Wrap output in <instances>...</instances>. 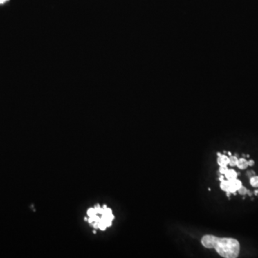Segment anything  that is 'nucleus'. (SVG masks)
<instances>
[{
    "mask_svg": "<svg viewBox=\"0 0 258 258\" xmlns=\"http://www.w3.org/2000/svg\"><path fill=\"white\" fill-rule=\"evenodd\" d=\"M86 214L87 216L84 219L85 221L94 229L100 231H105L107 228L111 227L113 221L115 219L112 210L106 204L101 207L100 204H97L94 207L88 209Z\"/></svg>",
    "mask_w": 258,
    "mask_h": 258,
    "instance_id": "f03ea898",
    "label": "nucleus"
},
{
    "mask_svg": "<svg viewBox=\"0 0 258 258\" xmlns=\"http://www.w3.org/2000/svg\"><path fill=\"white\" fill-rule=\"evenodd\" d=\"M255 195H258V190H255Z\"/></svg>",
    "mask_w": 258,
    "mask_h": 258,
    "instance_id": "4468645a",
    "label": "nucleus"
},
{
    "mask_svg": "<svg viewBox=\"0 0 258 258\" xmlns=\"http://www.w3.org/2000/svg\"><path fill=\"white\" fill-rule=\"evenodd\" d=\"M228 154L230 156H232V154H231V152H228Z\"/></svg>",
    "mask_w": 258,
    "mask_h": 258,
    "instance_id": "2eb2a0df",
    "label": "nucleus"
},
{
    "mask_svg": "<svg viewBox=\"0 0 258 258\" xmlns=\"http://www.w3.org/2000/svg\"><path fill=\"white\" fill-rule=\"evenodd\" d=\"M230 162H229V164L231 166H234L237 165V163L238 161V158L237 156H230Z\"/></svg>",
    "mask_w": 258,
    "mask_h": 258,
    "instance_id": "0eeeda50",
    "label": "nucleus"
},
{
    "mask_svg": "<svg viewBox=\"0 0 258 258\" xmlns=\"http://www.w3.org/2000/svg\"><path fill=\"white\" fill-rule=\"evenodd\" d=\"M7 0H0V4H2V3H4L5 1H7Z\"/></svg>",
    "mask_w": 258,
    "mask_h": 258,
    "instance_id": "ddd939ff",
    "label": "nucleus"
},
{
    "mask_svg": "<svg viewBox=\"0 0 258 258\" xmlns=\"http://www.w3.org/2000/svg\"><path fill=\"white\" fill-rule=\"evenodd\" d=\"M250 184L253 187H258V176H254L250 178Z\"/></svg>",
    "mask_w": 258,
    "mask_h": 258,
    "instance_id": "423d86ee",
    "label": "nucleus"
},
{
    "mask_svg": "<svg viewBox=\"0 0 258 258\" xmlns=\"http://www.w3.org/2000/svg\"><path fill=\"white\" fill-rule=\"evenodd\" d=\"M224 175H225V177L227 180L235 179L237 177V173L233 169H228L227 172L224 174Z\"/></svg>",
    "mask_w": 258,
    "mask_h": 258,
    "instance_id": "20e7f679",
    "label": "nucleus"
},
{
    "mask_svg": "<svg viewBox=\"0 0 258 258\" xmlns=\"http://www.w3.org/2000/svg\"><path fill=\"white\" fill-rule=\"evenodd\" d=\"M224 175L222 174L220 176H219V181H224Z\"/></svg>",
    "mask_w": 258,
    "mask_h": 258,
    "instance_id": "f8f14e48",
    "label": "nucleus"
},
{
    "mask_svg": "<svg viewBox=\"0 0 258 258\" xmlns=\"http://www.w3.org/2000/svg\"><path fill=\"white\" fill-rule=\"evenodd\" d=\"M229 162H230V158L226 155L221 154L220 156H218L217 163L219 165V166H227Z\"/></svg>",
    "mask_w": 258,
    "mask_h": 258,
    "instance_id": "7ed1b4c3",
    "label": "nucleus"
},
{
    "mask_svg": "<svg viewBox=\"0 0 258 258\" xmlns=\"http://www.w3.org/2000/svg\"><path fill=\"white\" fill-rule=\"evenodd\" d=\"M254 164H255V161H253V160H250V161H248V166H252Z\"/></svg>",
    "mask_w": 258,
    "mask_h": 258,
    "instance_id": "9b49d317",
    "label": "nucleus"
},
{
    "mask_svg": "<svg viewBox=\"0 0 258 258\" xmlns=\"http://www.w3.org/2000/svg\"><path fill=\"white\" fill-rule=\"evenodd\" d=\"M237 192H239V194H241V195H245V194H247V189L246 188H245V187H243V186H242V187H241L240 188H239V189H238Z\"/></svg>",
    "mask_w": 258,
    "mask_h": 258,
    "instance_id": "6e6552de",
    "label": "nucleus"
},
{
    "mask_svg": "<svg viewBox=\"0 0 258 258\" xmlns=\"http://www.w3.org/2000/svg\"><path fill=\"white\" fill-rule=\"evenodd\" d=\"M236 166L240 169H245L248 167V161L245 158H239L238 159Z\"/></svg>",
    "mask_w": 258,
    "mask_h": 258,
    "instance_id": "39448f33",
    "label": "nucleus"
},
{
    "mask_svg": "<svg viewBox=\"0 0 258 258\" xmlns=\"http://www.w3.org/2000/svg\"><path fill=\"white\" fill-rule=\"evenodd\" d=\"M247 176L250 177V178H251V177L254 176L255 175V173L253 171H249V172L247 173Z\"/></svg>",
    "mask_w": 258,
    "mask_h": 258,
    "instance_id": "9d476101",
    "label": "nucleus"
},
{
    "mask_svg": "<svg viewBox=\"0 0 258 258\" xmlns=\"http://www.w3.org/2000/svg\"><path fill=\"white\" fill-rule=\"evenodd\" d=\"M227 170H228L227 166H220V168H219V173H220L221 174L224 175V174L227 172Z\"/></svg>",
    "mask_w": 258,
    "mask_h": 258,
    "instance_id": "1a4fd4ad",
    "label": "nucleus"
},
{
    "mask_svg": "<svg viewBox=\"0 0 258 258\" xmlns=\"http://www.w3.org/2000/svg\"><path fill=\"white\" fill-rule=\"evenodd\" d=\"M201 244L207 248H214L218 254L225 258H236L240 250L239 243L233 238H219L213 235H205Z\"/></svg>",
    "mask_w": 258,
    "mask_h": 258,
    "instance_id": "f257e3e1",
    "label": "nucleus"
}]
</instances>
